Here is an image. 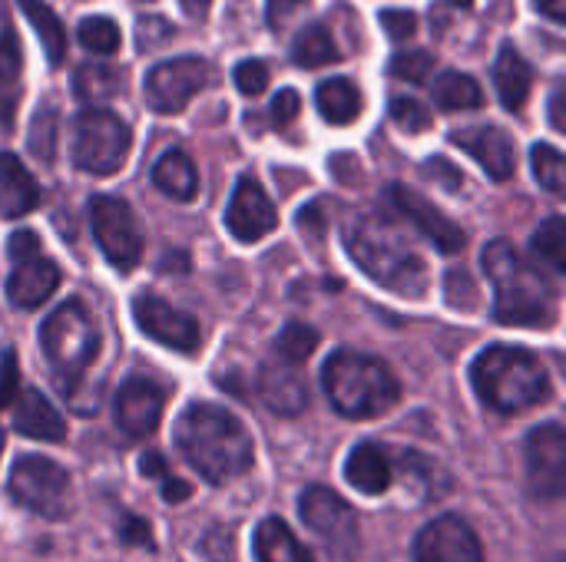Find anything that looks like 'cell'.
<instances>
[{"instance_id": "4316f807", "label": "cell", "mask_w": 566, "mask_h": 562, "mask_svg": "<svg viewBox=\"0 0 566 562\" xmlns=\"http://www.w3.org/2000/svg\"><path fill=\"white\" fill-rule=\"evenodd\" d=\"M153 185L176 202H192L199 192V172H196V162L189 159V152H182V149L163 152L159 162L153 166Z\"/></svg>"}, {"instance_id": "7bdbcfd3", "label": "cell", "mask_w": 566, "mask_h": 562, "mask_svg": "<svg viewBox=\"0 0 566 562\" xmlns=\"http://www.w3.org/2000/svg\"><path fill=\"white\" fill-rule=\"evenodd\" d=\"M381 26L388 30V36L391 40H411L415 33H418V17L411 13V10H381Z\"/></svg>"}, {"instance_id": "484cf974", "label": "cell", "mask_w": 566, "mask_h": 562, "mask_svg": "<svg viewBox=\"0 0 566 562\" xmlns=\"http://www.w3.org/2000/svg\"><path fill=\"white\" fill-rule=\"evenodd\" d=\"M494 83H497V96L501 103L514 113L527 103L531 86H534V70L524 60V53L514 43H504L494 63Z\"/></svg>"}, {"instance_id": "60d3db41", "label": "cell", "mask_w": 566, "mask_h": 562, "mask_svg": "<svg viewBox=\"0 0 566 562\" xmlns=\"http://www.w3.org/2000/svg\"><path fill=\"white\" fill-rule=\"evenodd\" d=\"M169 36H172V23L169 20H163V17H139V23H136V46L143 53L159 50Z\"/></svg>"}, {"instance_id": "e0dca14e", "label": "cell", "mask_w": 566, "mask_h": 562, "mask_svg": "<svg viewBox=\"0 0 566 562\" xmlns=\"http://www.w3.org/2000/svg\"><path fill=\"white\" fill-rule=\"evenodd\" d=\"M163 407H166V391L149 378L133 374L116 391V424L133 441L149 437L159 427Z\"/></svg>"}, {"instance_id": "d6a6232c", "label": "cell", "mask_w": 566, "mask_h": 562, "mask_svg": "<svg viewBox=\"0 0 566 562\" xmlns=\"http://www.w3.org/2000/svg\"><path fill=\"white\" fill-rule=\"evenodd\" d=\"M73 89H76V96H80L83 103L99 106V103H106V99L116 96L119 79H116V73H113L109 66H103V63H86V66L76 70Z\"/></svg>"}, {"instance_id": "f35d334b", "label": "cell", "mask_w": 566, "mask_h": 562, "mask_svg": "<svg viewBox=\"0 0 566 562\" xmlns=\"http://www.w3.org/2000/svg\"><path fill=\"white\" fill-rule=\"evenodd\" d=\"M391 119L408 129V132H421L431 126V109H424V103L418 99H408V96H395L391 99Z\"/></svg>"}, {"instance_id": "7402d4cb", "label": "cell", "mask_w": 566, "mask_h": 562, "mask_svg": "<svg viewBox=\"0 0 566 562\" xmlns=\"http://www.w3.org/2000/svg\"><path fill=\"white\" fill-rule=\"evenodd\" d=\"M17 407H13V427L17 434L23 437H33V441H46V444H60L66 437V424L63 417L56 414V407L33 388L27 391H17Z\"/></svg>"}, {"instance_id": "f546056e", "label": "cell", "mask_w": 566, "mask_h": 562, "mask_svg": "<svg viewBox=\"0 0 566 562\" xmlns=\"http://www.w3.org/2000/svg\"><path fill=\"white\" fill-rule=\"evenodd\" d=\"M434 103L448 113L454 109H478L484 103V93H481V83L468 73H458V70H448L434 79Z\"/></svg>"}, {"instance_id": "d4e9b609", "label": "cell", "mask_w": 566, "mask_h": 562, "mask_svg": "<svg viewBox=\"0 0 566 562\" xmlns=\"http://www.w3.org/2000/svg\"><path fill=\"white\" fill-rule=\"evenodd\" d=\"M23 93V46L13 30L0 33V129L13 126Z\"/></svg>"}, {"instance_id": "8d00e7d4", "label": "cell", "mask_w": 566, "mask_h": 562, "mask_svg": "<svg viewBox=\"0 0 566 562\" xmlns=\"http://www.w3.org/2000/svg\"><path fill=\"white\" fill-rule=\"evenodd\" d=\"M30 152L43 162L53 159L56 152V109L53 106H43L33 123H30Z\"/></svg>"}, {"instance_id": "603a6c76", "label": "cell", "mask_w": 566, "mask_h": 562, "mask_svg": "<svg viewBox=\"0 0 566 562\" xmlns=\"http://www.w3.org/2000/svg\"><path fill=\"white\" fill-rule=\"evenodd\" d=\"M40 202V185L13 152H0V219H20Z\"/></svg>"}, {"instance_id": "d6986e66", "label": "cell", "mask_w": 566, "mask_h": 562, "mask_svg": "<svg viewBox=\"0 0 566 562\" xmlns=\"http://www.w3.org/2000/svg\"><path fill=\"white\" fill-rule=\"evenodd\" d=\"M259 397L279 417H298L308 407V384L298 374V364L265 361L259 368Z\"/></svg>"}, {"instance_id": "db71d44e", "label": "cell", "mask_w": 566, "mask_h": 562, "mask_svg": "<svg viewBox=\"0 0 566 562\" xmlns=\"http://www.w3.org/2000/svg\"><path fill=\"white\" fill-rule=\"evenodd\" d=\"M179 7L189 13V17H196V20H202L206 13H209V7H212V0H179Z\"/></svg>"}, {"instance_id": "f907efd6", "label": "cell", "mask_w": 566, "mask_h": 562, "mask_svg": "<svg viewBox=\"0 0 566 562\" xmlns=\"http://www.w3.org/2000/svg\"><path fill=\"white\" fill-rule=\"evenodd\" d=\"M564 99H566V86L564 83H557V86H554V93H551V123H554V129H557V132H566Z\"/></svg>"}, {"instance_id": "7dc6e473", "label": "cell", "mask_w": 566, "mask_h": 562, "mask_svg": "<svg viewBox=\"0 0 566 562\" xmlns=\"http://www.w3.org/2000/svg\"><path fill=\"white\" fill-rule=\"evenodd\" d=\"M36 252H40V238H36V232H27V229H20V232H13V235H10L7 255H10L13 262H20V258H30V255H36Z\"/></svg>"}, {"instance_id": "11a10c76", "label": "cell", "mask_w": 566, "mask_h": 562, "mask_svg": "<svg viewBox=\"0 0 566 562\" xmlns=\"http://www.w3.org/2000/svg\"><path fill=\"white\" fill-rule=\"evenodd\" d=\"M451 7H461V10H471L474 7V0H448Z\"/></svg>"}, {"instance_id": "5bb4252c", "label": "cell", "mask_w": 566, "mask_h": 562, "mask_svg": "<svg viewBox=\"0 0 566 562\" xmlns=\"http://www.w3.org/2000/svg\"><path fill=\"white\" fill-rule=\"evenodd\" d=\"M133 321H136V328L146 338H153V341H159V344H166L172 351L192 354L199 348V325H196V318L179 311V308H172L169 301H163L156 295H139L133 301Z\"/></svg>"}, {"instance_id": "8fae6325", "label": "cell", "mask_w": 566, "mask_h": 562, "mask_svg": "<svg viewBox=\"0 0 566 562\" xmlns=\"http://www.w3.org/2000/svg\"><path fill=\"white\" fill-rule=\"evenodd\" d=\"M209 83V63L202 56H176L166 63H156L146 73V103L156 113H182L186 103L206 89Z\"/></svg>"}, {"instance_id": "52a82bcc", "label": "cell", "mask_w": 566, "mask_h": 562, "mask_svg": "<svg viewBox=\"0 0 566 562\" xmlns=\"http://www.w3.org/2000/svg\"><path fill=\"white\" fill-rule=\"evenodd\" d=\"M133 146L129 126L109 109H83L73 123V162L90 176H113L123 169Z\"/></svg>"}, {"instance_id": "836d02e7", "label": "cell", "mask_w": 566, "mask_h": 562, "mask_svg": "<svg viewBox=\"0 0 566 562\" xmlns=\"http://www.w3.org/2000/svg\"><path fill=\"white\" fill-rule=\"evenodd\" d=\"M318 348V331L312 325H302V321H289L279 338H275V354L289 364H302L315 354Z\"/></svg>"}, {"instance_id": "5b68a950", "label": "cell", "mask_w": 566, "mask_h": 562, "mask_svg": "<svg viewBox=\"0 0 566 562\" xmlns=\"http://www.w3.org/2000/svg\"><path fill=\"white\" fill-rule=\"evenodd\" d=\"M322 384L325 394L332 401V407L342 417L352 421H371L388 414L398 397H401V384L391 374V368L371 354H358V351H335L325 368H322Z\"/></svg>"}, {"instance_id": "ac0fdd59", "label": "cell", "mask_w": 566, "mask_h": 562, "mask_svg": "<svg viewBox=\"0 0 566 562\" xmlns=\"http://www.w3.org/2000/svg\"><path fill=\"white\" fill-rule=\"evenodd\" d=\"M451 142L474 156L494 182H507L517 169V146L497 126H464L451 132Z\"/></svg>"}, {"instance_id": "816d5d0a", "label": "cell", "mask_w": 566, "mask_h": 562, "mask_svg": "<svg viewBox=\"0 0 566 562\" xmlns=\"http://www.w3.org/2000/svg\"><path fill=\"white\" fill-rule=\"evenodd\" d=\"M139 474L143 477H156V480H163L166 474H169V467H166V460H163V454H143V460H139Z\"/></svg>"}, {"instance_id": "d590c367", "label": "cell", "mask_w": 566, "mask_h": 562, "mask_svg": "<svg viewBox=\"0 0 566 562\" xmlns=\"http://www.w3.org/2000/svg\"><path fill=\"white\" fill-rule=\"evenodd\" d=\"M80 43L96 53V56H109L119 50V26L109 20V17H86L76 30Z\"/></svg>"}, {"instance_id": "bcb514c9", "label": "cell", "mask_w": 566, "mask_h": 562, "mask_svg": "<svg viewBox=\"0 0 566 562\" xmlns=\"http://www.w3.org/2000/svg\"><path fill=\"white\" fill-rule=\"evenodd\" d=\"M424 176H431V179L438 176V179L444 182L448 192H458V189L464 185V176H461L458 169H451L448 159H428V162H424Z\"/></svg>"}, {"instance_id": "f1b7e54d", "label": "cell", "mask_w": 566, "mask_h": 562, "mask_svg": "<svg viewBox=\"0 0 566 562\" xmlns=\"http://www.w3.org/2000/svg\"><path fill=\"white\" fill-rule=\"evenodd\" d=\"M23 17L30 20V26L36 30L40 36V46L50 60V66H60L63 56H66V33H63V20L40 0H17Z\"/></svg>"}, {"instance_id": "ee69618b", "label": "cell", "mask_w": 566, "mask_h": 562, "mask_svg": "<svg viewBox=\"0 0 566 562\" xmlns=\"http://www.w3.org/2000/svg\"><path fill=\"white\" fill-rule=\"evenodd\" d=\"M298 109H302V99H298V93H295V89H279V93H275V99H272V106H269L272 123H275L279 129L292 126V123H295V116H298Z\"/></svg>"}, {"instance_id": "4fadbf2b", "label": "cell", "mask_w": 566, "mask_h": 562, "mask_svg": "<svg viewBox=\"0 0 566 562\" xmlns=\"http://www.w3.org/2000/svg\"><path fill=\"white\" fill-rule=\"evenodd\" d=\"M415 562H484V550L464 517L444 513L418 533Z\"/></svg>"}, {"instance_id": "30bf717a", "label": "cell", "mask_w": 566, "mask_h": 562, "mask_svg": "<svg viewBox=\"0 0 566 562\" xmlns=\"http://www.w3.org/2000/svg\"><path fill=\"white\" fill-rule=\"evenodd\" d=\"M298 513L305 520V527L342 560L355 556L358 550V513L328 487H308L302 497H298Z\"/></svg>"}, {"instance_id": "7c38bea8", "label": "cell", "mask_w": 566, "mask_h": 562, "mask_svg": "<svg viewBox=\"0 0 566 562\" xmlns=\"http://www.w3.org/2000/svg\"><path fill=\"white\" fill-rule=\"evenodd\" d=\"M527 484L541 500H557L566 487V434L560 424H541L527 434Z\"/></svg>"}, {"instance_id": "74e56055", "label": "cell", "mask_w": 566, "mask_h": 562, "mask_svg": "<svg viewBox=\"0 0 566 562\" xmlns=\"http://www.w3.org/2000/svg\"><path fill=\"white\" fill-rule=\"evenodd\" d=\"M391 76L398 79H408V83H424L431 73H434V56L428 50H408V53H398L391 56Z\"/></svg>"}, {"instance_id": "83f0119b", "label": "cell", "mask_w": 566, "mask_h": 562, "mask_svg": "<svg viewBox=\"0 0 566 562\" xmlns=\"http://www.w3.org/2000/svg\"><path fill=\"white\" fill-rule=\"evenodd\" d=\"M315 103H318L322 119L332 123V126H348V123H355L358 113H361V93H358V86H355L352 79H345V76H332V79L318 83Z\"/></svg>"}, {"instance_id": "3957f363", "label": "cell", "mask_w": 566, "mask_h": 562, "mask_svg": "<svg viewBox=\"0 0 566 562\" xmlns=\"http://www.w3.org/2000/svg\"><path fill=\"white\" fill-rule=\"evenodd\" d=\"M481 265L494 285V318L501 325L544 328L557 318V291L547 275L527 262L507 238H494L481 252Z\"/></svg>"}, {"instance_id": "2e32d148", "label": "cell", "mask_w": 566, "mask_h": 562, "mask_svg": "<svg viewBox=\"0 0 566 562\" xmlns=\"http://www.w3.org/2000/svg\"><path fill=\"white\" fill-rule=\"evenodd\" d=\"M275 225H279L275 202L255 179L242 176L235 182L229 209H226V229L232 232V238L252 245V242H262L269 232H275Z\"/></svg>"}, {"instance_id": "681fc988", "label": "cell", "mask_w": 566, "mask_h": 562, "mask_svg": "<svg viewBox=\"0 0 566 562\" xmlns=\"http://www.w3.org/2000/svg\"><path fill=\"white\" fill-rule=\"evenodd\" d=\"M189 494H192V487H189L186 480H179V477H172V474L163 477V500H166V503H186Z\"/></svg>"}, {"instance_id": "f6af8a7d", "label": "cell", "mask_w": 566, "mask_h": 562, "mask_svg": "<svg viewBox=\"0 0 566 562\" xmlns=\"http://www.w3.org/2000/svg\"><path fill=\"white\" fill-rule=\"evenodd\" d=\"M308 13V0H269V23L272 30H289L295 17Z\"/></svg>"}, {"instance_id": "f5cc1de1", "label": "cell", "mask_w": 566, "mask_h": 562, "mask_svg": "<svg viewBox=\"0 0 566 562\" xmlns=\"http://www.w3.org/2000/svg\"><path fill=\"white\" fill-rule=\"evenodd\" d=\"M537 3V10L544 13V17H551L554 23H564L566 20V0H534Z\"/></svg>"}, {"instance_id": "8992f818", "label": "cell", "mask_w": 566, "mask_h": 562, "mask_svg": "<svg viewBox=\"0 0 566 562\" xmlns=\"http://www.w3.org/2000/svg\"><path fill=\"white\" fill-rule=\"evenodd\" d=\"M43 354L60 378V391H70L83 381L86 368L99 354V328L83 301H63L40 328Z\"/></svg>"}, {"instance_id": "ab89813d", "label": "cell", "mask_w": 566, "mask_h": 562, "mask_svg": "<svg viewBox=\"0 0 566 562\" xmlns=\"http://www.w3.org/2000/svg\"><path fill=\"white\" fill-rule=\"evenodd\" d=\"M232 79H235V89L245 93V96H259L265 86H269V66L262 60H242L235 70H232Z\"/></svg>"}, {"instance_id": "ffe728a7", "label": "cell", "mask_w": 566, "mask_h": 562, "mask_svg": "<svg viewBox=\"0 0 566 562\" xmlns=\"http://www.w3.org/2000/svg\"><path fill=\"white\" fill-rule=\"evenodd\" d=\"M17 268L10 272V278H7V298L17 305V308H36V305H43L53 291H56V285H60V268H56V262H50V258H43L40 252L36 255H30V258H20V262H13Z\"/></svg>"}, {"instance_id": "b9f144b4", "label": "cell", "mask_w": 566, "mask_h": 562, "mask_svg": "<svg viewBox=\"0 0 566 562\" xmlns=\"http://www.w3.org/2000/svg\"><path fill=\"white\" fill-rule=\"evenodd\" d=\"M20 391V371H17V354L10 348L0 351V411L10 407V401Z\"/></svg>"}, {"instance_id": "9f6ffc18", "label": "cell", "mask_w": 566, "mask_h": 562, "mask_svg": "<svg viewBox=\"0 0 566 562\" xmlns=\"http://www.w3.org/2000/svg\"><path fill=\"white\" fill-rule=\"evenodd\" d=\"M0 454H3V427H0Z\"/></svg>"}, {"instance_id": "44dd1931", "label": "cell", "mask_w": 566, "mask_h": 562, "mask_svg": "<svg viewBox=\"0 0 566 562\" xmlns=\"http://www.w3.org/2000/svg\"><path fill=\"white\" fill-rule=\"evenodd\" d=\"M345 480L365 494V497H381L395 484V464L381 444H358L348 460H345Z\"/></svg>"}, {"instance_id": "c3c4849f", "label": "cell", "mask_w": 566, "mask_h": 562, "mask_svg": "<svg viewBox=\"0 0 566 562\" xmlns=\"http://www.w3.org/2000/svg\"><path fill=\"white\" fill-rule=\"evenodd\" d=\"M123 540L129 543V547H146V550H153L156 543H153V530H149V523L146 520H139V517H126V523H123Z\"/></svg>"}, {"instance_id": "277c9868", "label": "cell", "mask_w": 566, "mask_h": 562, "mask_svg": "<svg viewBox=\"0 0 566 562\" xmlns=\"http://www.w3.org/2000/svg\"><path fill=\"white\" fill-rule=\"evenodd\" d=\"M478 397L497 414H521L551 397V374L537 354L514 344H491L471 364Z\"/></svg>"}, {"instance_id": "1f68e13d", "label": "cell", "mask_w": 566, "mask_h": 562, "mask_svg": "<svg viewBox=\"0 0 566 562\" xmlns=\"http://www.w3.org/2000/svg\"><path fill=\"white\" fill-rule=\"evenodd\" d=\"M531 252L541 265H547L551 272L564 275L566 272V235H564V219L551 215L531 238Z\"/></svg>"}, {"instance_id": "ba28073f", "label": "cell", "mask_w": 566, "mask_h": 562, "mask_svg": "<svg viewBox=\"0 0 566 562\" xmlns=\"http://www.w3.org/2000/svg\"><path fill=\"white\" fill-rule=\"evenodd\" d=\"M7 490L17 507L36 513L43 520H63L73 510L70 474L50 457H33V454L17 457V464L10 467Z\"/></svg>"}, {"instance_id": "9c48e42d", "label": "cell", "mask_w": 566, "mask_h": 562, "mask_svg": "<svg viewBox=\"0 0 566 562\" xmlns=\"http://www.w3.org/2000/svg\"><path fill=\"white\" fill-rule=\"evenodd\" d=\"M90 225L103 258L119 268L133 272L143 258V232L133 209L116 195H93L90 199Z\"/></svg>"}, {"instance_id": "6da1fadb", "label": "cell", "mask_w": 566, "mask_h": 562, "mask_svg": "<svg viewBox=\"0 0 566 562\" xmlns=\"http://www.w3.org/2000/svg\"><path fill=\"white\" fill-rule=\"evenodd\" d=\"M345 245L348 255L365 268V275L381 288L401 298H421L428 291V262L411 242V235H405V229L391 215H355L345 225Z\"/></svg>"}, {"instance_id": "9a60e30c", "label": "cell", "mask_w": 566, "mask_h": 562, "mask_svg": "<svg viewBox=\"0 0 566 562\" xmlns=\"http://www.w3.org/2000/svg\"><path fill=\"white\" fill-rule=\"evenodd\" d=\"M388 199L395 202V209L438 248V252H444V255H454V252H461L464 245H468V235H464V229L461 225H454L431 199H424L421 192H415V189H408V185H401V182H395L391 189H388Z\"/></svg>"}, {"instance_id": "cb8c5ba5", "label": "cell", "mask_w": 566, "mask_h": 562, "mask_svg": "<svg viewBox=\"0 0 566 562\" xmlns=\"http://www.w3.org/2000/svg\"><path fill=\"white\" fill-rule=\"evenodd\" d=\"M252 547L259 562H315L312 550L302 547V540L292 533V527L282 517H265L255 527Z\"/></svg>"}, {"instance_id": "4dcf8cb0", "label": "cell", "mask_w": 566, "mask_h": 562, "mask_svg": "<svg viewBox=\"0 0 566 562\" xmlns=\"http://www.w3.org/2000/svg\"><path fill=\"white\" fill-rule=\"evenodd\" d=\"M292 60L305 70H315V66H325V63H335L338 60V43L332 36L328 26L322 23H312L305 26L295 43H292Z\"/></svg>"}, {"instance_id": "7a4b0ae2", "label": "cell", "mask_w": 566, "mask_h": 562, "mask_svg": "<svg viewBox=\"0 0 566 562\" xmlns=\"http://www.w3.org/2000/svg\"><path fill=\"white\" fill-rule=\"evenodd\" d=\"M176 450L212 487L232 484L252 467V437L219 404H192L176 421Z\"/></svg>"}, {"instance_id": "e575fe53", "label": "cell", "mask_w": 566, "mask_h": 562, "mask_svg": "<svg viewBox=\"0 0 566 562\" xmlns=\"http://www.w3.org/2000/svg\"><path fill=\"white\" fill-rule=\"evenodd\" d=\"M531 162H534V176L537 182L551 192V195H560L566 185V162L564 152L551 142H537L531 149Z\"/></svg>"}]
</instances>
